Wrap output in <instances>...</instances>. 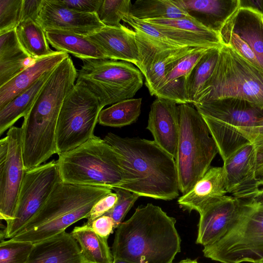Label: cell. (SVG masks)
Returning a JSON list of instances; mask_svg holds the SVG:
<instances>
[{
	"label": "cell",
	"instance_id": "4fadbf2b",
	"mask_svg": "<svg viewBox=\"0 0 263 263\" xmlns=\"http://www.w3.org/2000/svg\"><path fill=\"white\" fill-rule=\"evenodd\" d=\"M222 44L230 46L263 70V16L239 8L219 32Z\"/></svg>",
	"mask_w": 263,
	"mask_h": 263
},
{
	"label": "cell",
	"instance_id": "30bf717a",
	"mask_svg": "<svg viewBox=\"0 0 263 263\" xmlns=\"http://www.w3.org/2000/svg\"><path fill=\"white\" fill-rule=\"evenodd\" d=\"M102 109L96 97L76 82L64 101L58 120L55 140L59 156L95 136V128Z\"/></svg>",
	"mask_w": 263,
	"mask_h": 263
},
{
	"label": "cell",
	"instance_id": "ba28073f",
	"mask_svg": "<svg viewBox=\"0 0 263 263\" xmlns=\"http://www.w3.org/2000/svg\"><path fill=\"white\" fill-rule=\"evenodd\" d=\"M243 200L241 214L226 235L204 247L205 257L221 263H256L263 259V204Z\"/></svg>",
	"mask_w": 263,
	"mask_h": 263
},
{
	"label": "cell",
	"instance_id": "f546056e",
	"mask_svg": "<svg viewBox=\"0 0 263 263\" xmlns=\"http://www.w3.org/2000/svg\"><path fill=\"white\" fill-rule=\"evenodd\" d=\"M130 15L143 21L190 17L174 0H137L132 5Z\"/></svg>",
	"mask_w": 263,
	"mask_h": 263
},
{
	"label": "cell",
	"instance_id": "bcb514c9",
	"mask_svg": "<svg viewBox=\"0 0 263 263\" xmlns=\"http://www.w3.org/2000/svg\"><path fill=\"white\" fill-rule=\"evenodd\" d=\"M112 263H128L124 260L118 259H114V261Z\"/></svg>",
	"mask_w": 263,
	"mask_h": 263
},
{
	"label": "cell",
	"instance_id": "9a60e30c",
	"mask_svg": "<svg viewBox=\"0 0 263 263\" xmlns=\"http://www.w3.org/2000/svg\"><path fill=\"white\" fill-rule=\"evenodd\" d=\"M243 204V199L226 195L205 206L199 213L196 243L204 247L221 239L239 218Z\"/></svg>",
	"mask_w": 263,
	"mask_h": 263
},
{
	"label": "cell",
	"instance_id": "d4e9b609",
	"mask_svg": "<svg viewBox=\"0 0 263 263\" xmlns=\"http://www.w3.org/2000/svg\"><path fill=\"white\" fill-rule=\"evenodd\" d=\"M48 43L58 51L83 60L109 59L106 53L88 36L59 30L45 31Z\"/></svg>",
	"mask_w": 263,
	"mask_h": 263
},
{
	"label": "cell",
	"instance_id": "ee69618b",
	"mask_svg": "<svg viewBox=\"0 0 263 263\" xmlns=\"http://www.w3.org/2000/svg\"><path fill=\"white\" fill-rule=\"evenodd\" d=\"M239 8L252 10L263 16V0H239Z\"/></svg>",
	"mask_w": 263,
	"mask_h": 263
},
{
	"label": "cell",
	"instance_id": "7bdbcfd3",
	"mask_svg": "<svg viewBox=\"0 0 263 263\" xmlns=\"http://www.w3.org/2000/svg\"><path fill=\"white\" fill-rule=\"evenodd\" d=\"M42 0H23L22 20L31 18L36 21Z\"/></svg>",
	"mask_w": 263,
	"mask_h": 263
},
{
	"label": "cell",
	"instance_id": "8d00e7d4",
	"mask_svg": "<svg viewBox=\"0 0 263 263\" xmlns=\"http://www.w3.org/2000/svg\"><path fill=\"white\" fill-rule=\"evenodd\" d=\"M150 23L181 29L199 34L215 36L219 34L206 28L191 17L145 20Z\"/></svg>",
	"mask_w": 263,
	"mask_h": 263
},
{
	"label": "cell",
	"instance_id": "d590c367",
	"mask_svg": "<svg viewBox=\"0 0 263 263\" xmlns=\"http://www.w3.org/2000/svg\"><path fill=\"white\" fill-rule=\"evenodd\" d=\"M112 190L115 191L118 200L115 206L104 215L113 219L116 229L122 222L126 214L140 196L120 187H114Z\"/></svg>",
	"mask_w": 263,
	"mask_h": 263
},
{
	"label": "cell",
	"instance_id": "4dcf8cb0",
	"mask_svg": "<svg viewBox=\"0 0 263 263\" xmlns=\"http://www.w3.org/2000/svg\"><path fill=\"white\" fill-rule=\"evenodd\" d=\"M142 98L124 100L102 109L98 122L104 126L121 127L137 121L141 113Z\"/></svg>",
	"mask_w": 263,
	"mask_h": 263
},
{
	"label": "cell",
	"instance_id": "5b68a950",
	"mask_svg": "<svg viewBox=\"0 0 263 263\" xmlns=\"http://www.w3.org/2000/svg\"><path fill=\"white\" fill-rule=\"evenodd\" d=\"M179 134L175 159L179 191L189 192L211 167L217 145L199 112L189 104L178 105Z\"/></svg>",
	"mask_w": 263,
	"mask_h": 263
},
{
	"label": "cell",
	"instance_id": "d6a6232c",
	"mask_svg": "<svg viewBox=\"0 0 263 263\" xmlns=\"http://www.w3.org/2000/svg\"><path fill=\"white\" fill-rule=\"evenodd\" d=\"M0 242V263H26L33 247L31 242L11 239Z\"/></svg>",
	"mask_w": 263,
	"mask_h": 263
},
{
	"label": "cell",
	"instance_id": "836d02e7",
	"mask_svg": "<svg viewBox=\"0 0 263 263\" xmlns=\"http://www.w3.org/2000/svg\"><path fill=\"white\" fill-rule=\"evenodd\" d=\"M23 0H0V34L14 30L22 20Z\"/></svg>",
	"mask_w": 263,
	"mask_h": 263
},
{
	"label": "cell",
	"instance_id": "277c9868",
	"mask_svg": "<svg viewBox=\"0 0 263 263\" xmlns=\"http://www.w3.org/2000/svg\"><path fill=\"white\" fill-rule=\"evenodd\" d=\"M205 121L223 161L253 143L263 109L239 98H225L194 105Z\"/></svg>",
	"mask_w": 263,
	"mask_h": 263
},
{
	"label": "cell",
	"instance_id": "8992f818",
	"mask_svg": "<svg viewBox=\"0 0 263 263\" xmlns=\"http://www.w3.org/2000/svg\"><path fill=\"white\" fill-rule=\"evenodd\" d=\"M225 98L243 99L263 109V70L222 44L216 67L193 104Z\"/></svg>",
	"mask_w": 263,
	"mask_h": 263
},
{
	"label": "cell",
	"instance_id": "ab89813d",
	"mask_svg": "<svg viewBox=\"0 0 263 263\" xmlns=\"http://www.w3.org/2000/svg\"><path fill=\"white\" fill-rule=\"evenodd\" d=\"M252 143L255 152V176L257 179L263 174V117L258 123Z\"/></svg>",
	"mask_w": 263,
	"mask_h": 263
},
{
	"label": "cell",
	"instance_id": "e575fe53",
	"mask_svg": "<svg viewBox=\"0 0 263 263\" xmlns=\"http://www.w3.org/2000/svg\"><path fill=\"white\" fill-rule=\"evenodd\" d=\"M211 48L213 47L197 48L177 61L167 73L165 84L176 79L186 78L203 55Z\"/></svg>",
	"mask_w": 263,
	"mask_h": 263
},
{
	"label": "cell",
	"instance_id": "83f0119b",
	"mask_svg": "<svg viewBox=\"0 0 263 263\" xmlns=\"http://www.w3.org/2000/svg\"><path fill=\"white\" fill-rule=\"evenodd\" d=\"M17 39L27 53L36 60L53 53L45 32L36 21L28 18L21 21L15 29Z\"/></svg>",
	"mask_w": 263,
	"mask_h": 263
},
{
	"label": "cell",
	"instance_id": "8fae6325",
	"mask_svg": "<svg viewBox=\"0 0 263 263\" xmlns=\"http://www.w3.org/2000/svg\"><path fill=\"white\" fill-rule=\"evenodd\" d=\"M61 180L52 160L26 172L13 219L6 221L5 238H11L37 213L55 185Z\"/></svg>",
	"mask_w": 263,
	"mask_h": 263
},
{
	"label": "cell",
	"instance_id": "3957f363",
	"mask_svg": "<svg viewBox=\"0 0 263 263\" xmlns=\"http://www.w3.org/2000/svg\"><path fill=\"white\" fill-rule=\"evenodd\" d=\"M104 186L83 185L61 180L37 213L12 240L33 244L54 236L83 219L95 204L111 193Z\"/></svg>",
	"mask_w": 263,
	"mask_h": 263
},
{
	"label": "cell",
	"instance_id": "5bb4252c",
	"mask_svg": "<svg viewBox=\"0 0 263 263\" xmlns=\"http://www.w3.org/2000/svg\"><path fill=\"white\" fill-rule=\"evenodd\" d=\"M8 152L0 162V219L6 221L14 217L18 197L25 176L21 127L13 126L7 133Z\"/></svg>",
	"mask_w": 263,
	"mask_h": 263
},
{
	"label": "cell",
	"instance_id": "7dc6e473",
	"mask_svg": "<svg viewBox=\"0 0 263 263\" xmlns=\"http://www.w3.org/2000/svg\"><path fill=\"white\" fill-rule=\"evenodd\" d=\"M256 263H263V259L259 260V261L256 262Z\"/></svg>",
	"mask_w": 263,
	"mask_h": 263
},
{
	"label": "cell",
	"instance_id": "4316f807",
	"mask_svg": "<svg viewBox=\"0 0 263 263\" xmlns=\"http://www.w3.org/2000/svg\"><path fill=\"white\" fill-rule=\"evenodd\" d=\"M51 72L44 74L27 90L0 109L1 135L13 126L20 118L27 115Z\"/></svg>",
	"mask_w": 263,
	"mask_h": 263
},
{
	"label": "cell",
	"instance_id": "f6af8a7d",
	"mask_svg": "<svg viewBox=\"0 0 263 263\" xmlns=\"http://www.w3.org/2000/svg\"><path fill=\"white\" fill-rule=\"evenodd\" d=\"M177 263H199L196 259L192 260L190 258H186L185 259L181 260L180 261Z\"/></svg>",
	"mask_w": 263,
	"mask_h": 263
},
{
	"label": "cell",
	"instance_id": "ffe728a7",
	"mask_svg": "<svg viewBox=\"0 0 263 263\" xmlns=\"http://www.w3.org/2000/svg\"><path fill=\"white\" fill-rule=\"evenodd\" d=\"M26 263H88L79 245L66 231L33 244Z\"/></svg>",
	"mask_w": 263,
	"mask_h": 263
},
{
	"label": "cell",
	"instance_id": "cb8c5ba5",
	"mask_svg": "<svg viewBox=\"0 0 263 263\" xmlns=\"http://www.w3.org/2000/svg\"><path fill=\"white\" fill-rule=\"evenodd\" d=\"M34 60L21 46L15 29L0 34V87L32 64Z\"/></svg>",
	"mask_w": 263,
	"mask_h": 263
},
{
	"label": "cell",
	"instance_id": "74e56055",
	"mask_svg": "<svg viewBox=\"0 0 263 263\" xmlns=\"http://www.w3.org/2000/svg\"><path fill=\"white\" fill-rule=\"evenodd\" d=\"M117 200V194L112 192L101 198L93 206L86 223L90 225L94 220L106 214L115 206Z\"/></svg>",
	"mask_w": 263,
	"mask_h": 263
},
{
	"label": "cell",
	"instance_id": "b9f144b4",
	"mask_svg": "<svg viewBox=\"0 0 263 263\" xmlns=\"http://www.w3.org/2000/svg\"><path fill=\"white\" fill-rule=\"evenodd\" d=\"M257 204H263V174L254 184L237 197Z\"/></svg>",
	"mask_w": 263,
	"mask_h": 263
},
{
	"label": "cell",
	"instance_id": "2e32d148",
	"mask_svg": "<svg viewBox=\"0 0 263 263\" xmlns=\"http://www.w3.org/2000/svg\"><path fill=\"white\" fill-rule=\"evenodd\" d=\"M45 31L59 30L88 36L104 27L97 13L67 8L55 0H42L36 19Z\"/></svg>",
	"mask_w": 263,
	"mask_h": 263
},
{
	"label": "cell",
	"instance_id": "484cf974",
	"mask_svg": "<svg viewBox=\"0 0 263 263\" xmlns=\"http://www.w3.org/2000/svg\"><path fill=\"white\" fill-rule=\"evenodd\" d=\"M78 243L81 252L88 263H112L114 257L107 239L97 234L90 225L75 227L70 233Z\"/></svg>",
	"mask_w": 263,
	"mask_h": 263
},
{
	"label": "cell",
	"instance_id": "7c38bea8",
	"mask_svg": "<svg viewBox=\"0 0 263 263\" xmlns=\"http://www.w3.org/2000/svg\"><path fill=\"white\" fill-rule=\"evenodd\" d=\"M134 31L139 55L138 68L151 95L155 96L165 84L166 75L174 64L199 47L174 45Z\"/></svg>",
	"mask_w": 263,
	"mask_h": 263
},
{
	"label": "cell",
	"instance_id": "44dd1931",
	"mask_svg": "<svg viewBox=\"0 0 263 263\" xmlns=\"http://www.w3.org/2000/svg\"><path fill=\"white\" fill-rule=\"evenodd\" d=\"M188 15L209 30L219 33L239 8V0H174Z\"/></svg>",
	"mask_w": 263,
	"mask_h": 263
},
{
	"label": "cell",
	"instance_id": "7a4b0ae2",
	"mask_svg": "<svg viewBox=\"0 0 263 263\" xmlns=\"http://www.w3.org/2000/svg\"><path fill=\"white\" fill-rule=\"evenodd\" d=\"M176 220L152 203L138 206L117 228L114 259L128 263H173L181 250Z\"/></svg>",
	"mask_w": 263,
	"mask_h": 263
},
{
	"label": "cell",
	"instance_id": "1f68e13d",
	"mask_svg": "<svg viewBox=\"0 0 263 263\" xmlns=\"http://www.w3.org/2000/svg\"><path fill=\"white\" fill-rule=\"evenodd\" d=\"M132 5L130 0H103L97 14L105 26L120 27V22L130 14Z\"/></svg>",
	"mask_w": 263,
	"mask_h": 263
},
{
	"label": "cell",
	"instance_id": "7402d4cb",
	"mask_svg": "<svg viewBox=\"0 0 263 263\" xmlns=\"http://www.w3.org/2000/svg\"><path fill=\"white\" fill-rule=\"evenodd\" d=\"M227 178L228 194L237 197L256 181L255 152L253 143H248L232 154L222 166Z\"/></svg>",
	"mask_w": 263,
	"mask_h": 263
},
{
	"label": "cell",
	"instance_id": "d6986e66",
	"mask_svg": "<svg viewBox=\"0 0 263 263\" xmlns=\"http://www.w3.org/2000/svg\"><path fill=\"white\" fill-rule=\"evenodd\" d=\"M227 194L223 167H211L189 192L179 197L177 202L183 210L190 212L195 210L199 213L208 204Z\"/></svg>",
	"mask_w": 263,
	"mask_h": 263
},
{
	"label": "cell",
	"instance_id": "f1b7e54d",
	"mask_svg": "<svg viewBox=\"0 0 263 263\" xmlns=\"http://www.w3.org/2000/svg\"><path fill=\"white\" fill-rule=\"evenodd\" d=\"M221 47L209 49L186 77L185 88L189 103H194L212 76L219 60Z\"/></svg>",
	"mask_w": 263,
	"mask_h": 263
},
{
	"label": "cell",
	"instance_id": "ac0fdd59",
	"mask_svg": "<svg viewBox=\"0 0 263 263\" xmlns=\"http://www.w3.org/2000/svg\"><path fill=\"white\" fill-rule=\"evenodd\" d=\"M88 37L106 53L109 59L129 62L139 67V51L133 29L124 25L105 26Z\"/></svg>",
	"mask_w": 263,
	"mask_h": 263
},
{
	"label": "cell",
	"instance_id": "603a6c76",
	"mask_svg": "<svg viewBox=\"0 0 263 263\" xmlns=\"http://www.w3.org/2000/svg\"><path fill=\"white\" fill-rule=\"evenodd\" d=\"M69 56L65 52L55 51L37 59L6 84L0 87V109L27 90L44 74L51 72Z\"/></svg>",
	"mask_w": 263,
	"mask_h": 263
},
{
	"label": "cell",
	"instance_id": "f35d334b",
	"mask_svg": "<svg viewBox=\"0 0 263 263\" xmlns=\"http://www.w3.org/2000/svg\"><path fill=\"white\" fill-rule=\"evenodd\" d=\"M103 0H55V2L70 9L82 12L97 13Z\"/></svg>",
	"mask_w": 263,
	"mask_h": 263
},
{
	"label": "cell",
	"instance_id": "60d3db41",
	"mask_svg": "<svg viewBox=\"0 0 263 263\" xmlns=\"http://www.w3.org/2000/svg\"><path fill=\"white\" fill-rule=\"evenodd\" d=\"M90 226L97 234L107 239L115 229L113 219L105 215L94 220L90 224Z\"/></svg>",
	"mask_w": 263,
	"mask_h": 263
},
{
	"label": "cell",
	"instance_id": "52a82bcc",
	"mask_svg": "<svg viewBox=\"0 0 263 263\" xmlns=\"http://www.w3.org/2000/svg\"><path fill=\"white\" fill-rule=\"evenodd\" d=\"M61 179L71 184L111 189L122 182L117 155L104 139L95 136L75 149L59 156Z\"/></svg>",
	"mask_w": 263,
	"mask_h": 263
},
{
	"label": "cell",
	"instance_id": "9c48e42d",
	"mask_svg": "<svg viewBox=\"0 0 263 263\" xmlns=\"http://www.w3.org/2000/svg\"><path fill=\"white\" fill-rule=\"evenodd\" d=\"M82 61L76 82L96 97L102 108L133 98L143 86V74L132 63L110 59Z\"/></svg>",
	"mask_w": 263,
	"mask_h": 263
},
{
	"label": "cell",
	"instance_id": "6da1fadb",
	"mask_svg": "<svg viewBox=\"0 0 263 263\" xmlns=\"http://www.w3.org/2000/svg\"><path fill=\"white\" fill-rule=\"evenodd\" d=\"M103 139L116 153L122 171L123 180L117 187L164 200L179 195L175 159L154 141L112 133Z\"/></svg>",
	"mask_w": 263,
	"mask_h": 263
},
{
	"label": "cell",
	"instance_id": "e0dca14e",
	"mask_svg": "<svg viewBox=\"0 0 263 263\" xmlns=\"http://www.w3.org/2000/svg\"><path fill=\"white\" fill-rule=\"evenodd\" d=\"M172 101L157 98L151 106L146 128L154 141L175 159L180 122L178 105Z\"/></svg>",
	"mask_w": 263,
	"mask_h": 263
}]
</instances>
